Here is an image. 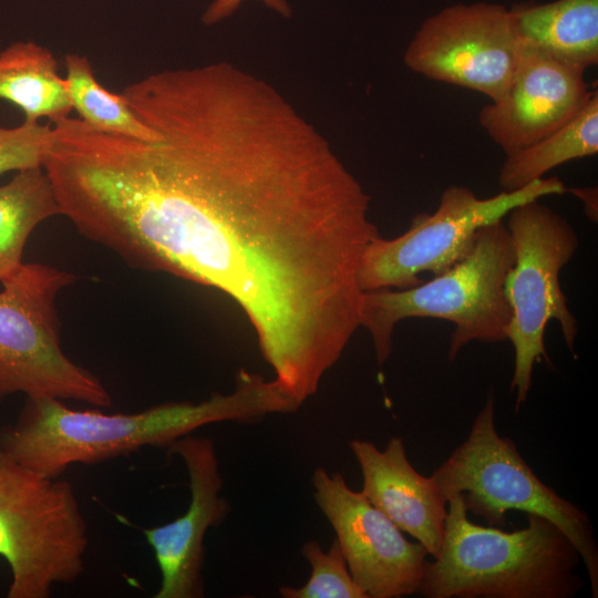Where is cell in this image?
<instances>
[{"label":"cell","mask_w":598,"mask_h":598,"mask_svg":"<svg viewBox=\"0 0 598 598\" xmlns=\"http://www.w3.org/2000/svg\"><path fill=\"white\" fill-rule=\"evenodd\" d=\"M524 42L564 62L598 63V0L515 3L509 8Z\"/></svg>","instance_id":"15"},{"label":"cell","mask_w":598,"mask_h":598,"mask_svg":"<svg viewBox=\"0 0 598 598\" xmlns=\"http://www.w3.org/2000/svg\"><path fill=\"white\" fill-rule=\"evenodd\" d=\"M0 99L17 105L25 121L47 117L52 124L73 110L56 59L33 41H18L0 52Z\"/></svg>","instance_id":"16"},{"label":"cell","mask_w":598,"mask_h":598,"mask_svg":"<svg viewBox=\"0 0 598 598\" xmlns=\"http://www.w3.org/2000/svg\"><path fill=\"white\" fill-rule=\"evenodd\" d=\"M509 9L499 3L447 6L409 43L405 65L429 79L501 99L526 53Z\"/></svg>","instance_id":"10"},{"label":"cell","mask_w":598,"mask_h":598,"mask_svg":"<svg viewBox=\"0 0 598 598\" xmlns=\"http://www.w3.org/2000/svg\"><path fill=\"white\" fill-rule=\"evenodd\" d=\"M301 555L311 567L310 578L301 587L281 586L282 597L369 598L353 580L337 538L328 551L317 540H308L301 547Z\"/></svg>","instance_id":"20"},{"label":"cell","mask_w":598,"mask_h":598,"mask_svg":"<svg viewBox=\"0 0 598 598\" xmlns=\"http://www.w3.org/2000/svg\"><path fill=\"white\" fill-rule=\"evenodd\" d=\"M363 477L361 493L402 532L437 558L441 551L447 502L431 477L409 462L401 437L393 436L384 450L364 440L349 442Z\"/></svg>","instance_id":"14"},{"label":"cell","mask_w":598,"mask_h":598,"mask_svg":"<svg viewBox=\"0 0 598 598\" xmlns=\"http://www.w3.org/2000/svg\"><path fill=\"white\" fill-rule=\"evenodd\" d=\"M313 497L332 526L357 585L369 598H399L419 591L429 555L340 473L317 467Z\"/></svg>","instance_id":"11"},{"label":"cell","mask_w":598,"mask_h":598,"mask_svg":"<svg viewBox=\"0 0 598 598\" xmlns=\"http://www.w3.org/2000/svg\"><path fill=\"white\" fill-rule=\"evenodd\" d=\"M74 275L28 262L1 282L0 401L14 393L75 400L95 408L112 398L100 379L61 348L55 298Z\"/></svg>","instance_id":"7"},{"label":"cell","mask_w":598,"mask_h":598,"mask_svg":"<svg viewBox=\"0 0 598 598\" xmlns=\"http://www.w3.org/2000/svg\"><path fill=\"white\" fill-rule=\"evenodd\" d=\"M245 0H214L205 10L202 17L203 23L213 25L230 17ZM265 6L275 10L285 18L291 16V7L287 0H259Z\"/></svg>","instance_id":"22"},{"label":"cell","mask_w":598,"mask_h":598,"mask_svg":"<svg viewBox=\"0 0 598 598\" xmlns=\"http://www.w3.org/2000/svg\"><path fill=\"white\" fill-rule=\"evenodd\" d=\"M566 192L577 196L585 206V213L592 221L598 218V193L597 187H573L566 188Z\"/></svg>","instance_id":"23"},{"label":"cell","mask_w":598,"mask_h":598,"mask_svg":"<svg viewBox=\"0 0 598 598\" xmlns=\"http://www.w3.org/2000/svg\"><path fill=\"white\" fill-rule=\"evenodd\" d=\"M102 231L130 266L231 297L300 405L361 327L370 196L271 84L229 62L162 71L135 106Z\"/></svg>","instance_id":"1"},{"label":"cell","mask_w":598,"mask_h":598,"mask_svg":"<svg viewBox=\"0 0 598 598\" xmlns=\"http://www.w3.org/2000/svg\"><path fill=\"white\" fill-rule=\"evenodd\" d=\"M64 65L72 109L86 125L144 142L158 140L157 132L136 115L123 93H113L97 81L87 56L69 53Z\"/></svg>","instance_id":"19"},{"label":"cell","mask_w":598,"mask_h":598,"mask_svg":"<svg viewBox=\"0 0 598 598\" xmlns=\"http://www.w3.org/2000/svg\"><path fill=\"white\" fill-rule=\"evenodd\" d=\"M564 193V183L555 176L488 198L451 185L433 214H417L404 234L391 239L378 236L367 245L358 269L359 286L362 291L415 287L422 282L420 274L439 276L462 260L482 227L503 220L516 206Z\"/></svg>","instance_id":"9"},{"label":"cell","mask_w":598,"mask_h":598,"mask_svg":"<svg viewBox=\"0 0 598 598\" xmlns=\"http://www.w3.org/2000/svg\"><path fill=\"white\" fill-rule=\"evenodd\" d=\"M299 406L275 379L240 371L229 394H214L199 403H163L137 413L73 410L59 399L27 396L17 421L0 433V442L25 466L60 477L73 464L103 462L144 446L167 447L205 425L249 424Z\"/></svg>","instance_id":"2"},{"label":"cell","mask_w":598,"mask_h":598,"mask_svg":"<svg viewBox=\"0 0 598 598\" xmlns=\"http://www.w3.org/2000/svg\"><path fill=\"white\" fill-rule=\"evenodd\" d=\"M514 262L511 234L498 220L482 227L470 252L432 280L408 289L363 291L361 327L372 338L378 364L391 354L395 324L409 318L444 319L454 324L447 350L451 362L474 340H507L512 309L505 281Z\"/></svg>","instance_id":"4"},{"label":"cell","mask_w":598,"mask_h":598,"mask_svg":"<svg viewBox=\"0 0 598 598\" xmlns=\"http://www.w3.org/2000/svg\"><path fill=\"white\" fill-rule=\"evenodd\" d=\"M491 392L467 439L433 472L446 499L461 495L467 512L501 527L508 511L543 516L570 539L585 564L592 597H598V547L588 515L544 484L520 456L516 444L501 436Z\"/></svg>","instance_id":"6"},{"label":"cell","mask_w":598,"mask_h":598,"mask_svg":"<svg viewBox=\"0 0 598 598\" xmlns=\"http://www.w3.org/2000/svg\"><path fill=\"white\" fill-rule=\"evenodd\" d=\"M61 215L43 167L18 171L0 186V282L22 266L25 243L42 221Z\"/></svg>","instance_id":"18"},{"label":"cell","mask_w":598,"mask_h":598,"mask_svg":"<svg viewBox=\"0 0 598 598\" xmlns=\"http://www.w3.org/2000/svg\"><path fill=\"white\" fill-rule=\"evenodd\" d=\"M585 72L527 45L509 87L480 111L478 122L506 156L515 154L565 125L585 106L595 92Z\"/></svg>","instance_id":"13"},{"label":"cell","mask_w":598,"mask_h":598,"mask_svg":"<svg viewBox=\"0 0 598 598\" xmlns=\"http://www.w3.org/2000/svg\"><path fill=\"white\" fill-rule=\"evenodd\" d=\"M89 534L73 486L19 462L0 442V557L8 598H48L84 571Z\"/></svg>","instance_id":"5"},{"label":"cell","mask_w":598,"mask_h":598,"mask_svg":"<svg viewBox=\"0 0 598 598\" xmlns=\"http://www.w3.org/2000/svg\"><path fill=\"white\" fill-rule=\"evenodd\" d=\"M51 143V124L24 120L16 127L0 125V175L43 167Z\"/></svg>","instance_id":"21"},{"label":"cell","mask_w":598,"mask_h":598,"mask_svg":"<svg viewBox=\"0 0 598 598\" xmlns=\"http://www.w3.org/2000/svg\"><path fill=\"white\" fill-rule=\"evenodd\" d=\"M515 262L505 281L512 309L506 330L514 348L511 391H516V410L526 401L534 364L548 362L544 336L547 323L556 320L571 352L578 323L569 310L559 275L574 257L579 239L574 227L538 199L516 206L508 213Z\"/></svg>","instance_id":"8"},{"label":"cell","mask_w":598,"mask_h":598,"mask_svg":"<svg viewBox=\"0 0 598 598\" xmlns=\"http://www.w3.org/2000/svg\"><path fill=\"white\" fill-rule=\"evenodd\" d=\"M187 470L190 501L176 519L143 530L161 571L155 598H198L204 596V538L208 528L219 525L229 513L220 496L223 478L214 442L185 435L167 446Z\"/></svg>","instance_id":"12"},{"label":"cell","mask_w":598,"mask_h":598,"mask_svg":"<svg viewBox=\"0 0 598 598\" xmlns=\"http://www.w3.org/2000/svg\"><path fill=\"white\" fill-rule=\"evenodd\" d=\"M598 152V92L565 125L530 146L506 156L498 174L504 192H514L543 178L554 167Z\"/></svg>","instance_id":"17"},{"label":"cell","mask_w":598,"mask_h":598,"mask_svg":"<svg viewBox=\"0 0 598 598\" xmlns=\"http://www.w3.org/2000/svg\"><path fill=\"white\" fill-rule=\"evenodd\" d=\"M461 495L447 499L441 551L423 567L426 598H570L584 582L580 555L549 519L527 514V526L506 532L473 523Z\"/></svg>","instance_id":"3"}]
</instances>
